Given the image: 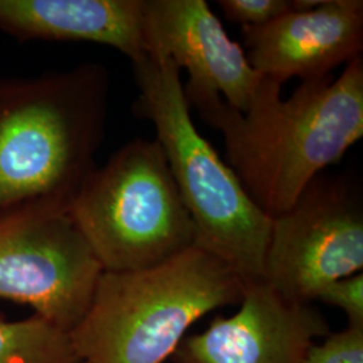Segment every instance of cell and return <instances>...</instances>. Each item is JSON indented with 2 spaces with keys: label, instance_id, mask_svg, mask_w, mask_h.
<instances>
[{
  "label": "cell",
  "instance_id": "obj_6",
  "mask_svg": "<svg viewBox=\"0 0 363 363\" xmlns=\"http://www.w3.org/2000/svg\"><path fill=\"white\" fill-rule=\"evenodd\" d=\"M362 268L359 189L346 177L320 174L272 218L262 281L284 298L312 303L328 284Z\"/></svg>",
  "mask_w": 363,
  "mask_h": 363
},
{
  "label": "cell",
  "instance_id": "obj_8",
  "mask_svg": "<svg viewBox=\"0 0 363 363\" xmlns=\"http://www.w3.org/2000/svg\"><path fill=\"white\" fill-rule=\"evenodd\" d=\"M330 325L312 303L281 296L264 281L244 286L240 310L184 337L174 363H304Z\"/></svg>",
  "mask_w": 363,
  "mask_h": 363
},
{
  "label": "cell",
  "instance_id": "obj_14",
  "mask_svg": "<svg viewBox=\"0 0 363 363\" xmlns=\"http://www.w3.org/2000/svg\"><path fill=\"white\" fill-rule=\"evenodd\" d=\"M223 16L242 27L261 26L292 10L291 0H218Z\"/></svg>",
  "mask_w": 363,
  "mask_h": 363
},
{
  "label": "cell",
  "instance_id": "obj_7",
  "mask_svg": "<svg viewBox=\"0 0 363 363\" xmlns=\"http://www.w3.org/2000/svg\"><path fill=\"white\" fill-rule=\"evenodd\" d=\"M104 272L69 213L0 222V298L31 307L70 334Z\"/></svg>",
  "mask_w": 363,
  "mask_h": 363
},
{
  "label": "cell",
  "instance_id": "obj_16",
  "mask_svg": "<svg viewBox=\"0 0 363 363\" xmlns=\"http://www.w3.org/2000/svg\"><path fill=\"white\" fill-rule=\"evenodd\" d=\"M82 363H86V362H82Z\"/></svg>",
  "mask_w": 363,
  "mask_h": 363
},
{
  "label": "cell",
  "instance_id": "obj_11",
  "mask_svg": "<svg viewBox=\"0 0 363 363\" xmlns=\"http://www.w3.org/2000/svg\"><path fill=\"white\" fill-rule=\"evenodd\" d=\"M0 31L22 42L100 43L130 62L148 52L144 0H0Z\"/></svg>",
  "mask_w": 363,
  "mask_h": 363
},
{
  "label": "cell",
  "instance_id": "obj_1",
  "mask_svg": "<svg viewBox=\"0 0 363 363\" xmlns=\"http://www.w3.org/2000/svg\"><path fill=\"white\" fill-rule=\"evenodd\" d=\"M281 86L262 77L244 113L218 94L184 93L190 108L222 132L229 167L271 220L362 139V55L339 77L301 82L286 100Z\"/></svg>",
  "mask_w": 363,
  "mask_h": 363
},
{
  "label": "cell",
  "instance_id": "obj_2",
  "mask_svg": "<svg viewBox=\"0 0 363 363\" xmlns=\"http://www.w3.org/2000/svg\"><path fill=\"white\" fill-rule=\"evenodd\" d=\"M109 91L99 62L0 78V222L70 211L97 167Z\"/></svg>",
  "mask_w": 363,
  "mask_h": 363
},
{
  "label": "cell",
  "instance_id": "obj_4",
  "mask_svg": "<svg viewBox=\"0 0 363 363\" xmlns=\"http://www.w3.org/2000/svg\"><path fill=\"white\" fill-rule=\"evenodd\" d=\"M244 283L220 259L193 247L140 271H104L91 307L70 331L86 363H164L208 312L240 304Z\"/></svg>",
  "mask_w": 363,
  "mask_h": 363
},
{
  "label": "cell",
  "instance_id": "obj_13",
  "mask_svg": "<svg viewBox=\"0 0 363 363\" xmlns=\"http://www.w3.org/2000/svg\"><path fill=\"white\" fill-rule=\"evenodd\" d=\"M304 363H363V325H350L312 345Z\"/></svg>",
  "mask_w": 363,
  "mask_h": 363
},
{
  "label": "cell",
  "instance_id": "obj_10",
  "mask_svg": "<svg viewBox=\"0 0 363 363\" xmlns=\"http://www.w3.org/2000/svg\"><path fill=\"white\" fill-rule=\"evenodd\" d=\"M241 37L250 66L262 77L284 84L331 76L363 50L362 0H322L312 10H291L261 26H245Z\"/></svg>",
  "mask_w": 363,
  "mask_h": 363
},
{
  "label": "cell",
  "instance_id": "obj_15",
  "mask_svg": "<svg viewBox=\"0 0 363 363\" xmlns=\"http://www.w3.org/2000/svg\"><path fill=\"white\" fill-rule=\"evenodd\" d=\"M319 301L346 313L350 325H363V274L355 273L328 284L318 295Z\"/></svg>",
  "mask_w": 363,
  "mask_h": 363
},
{
  "label": "cell",
  "instance_id": "obj_12",
  "mask_svg": "<svg viewBox=\"0 0 363 363\" xmlns=\"http://www.w3.org/2000/svg\"><path fill=\"white\" fill-rule=\"evenodd\" d=\"M0 363H82L69 333L33 315L0 319Z\"/></svg>",
  "mask_w": 363,
  "mask_h": 363
},
{
  "label": "cell",
  "instance_id": "obj_9",
  "mask_svg": "<svg viewBox=\"0 0 363 363\" xmlns=\"http://www.w3.org/2000/svg\"><path fill=\"white\" fill-rule=\"evenodd\" d=\"M144 34L148 52L186 69L184 93L218 94L235 111L247 112L262 76L205 0H144Z\"/></svg>",
  "mask_w": 363,
  "mask_h": 363
},
{
  "label": "cell",
  "instance_id": "obj_5",
  "mask_svg": "<svg viewBox=\"0 0 363 363\" xmlns=\"http://www.w3.org/2000/svg\"><path fill=\"white\" fill-rule=\"evenodd\" d=\"M69 214L108 272L147 269L195 247L194 223L156 140L133 139L96 167Z\"/></svg>",
  "mask_w": 363,
  "mask_h": 363
},
{
  "label": "cell",
  "instance_id": "obj_3",
  "mask_svg": "<svg viewBox=\"0 0 363 363\" xmlns=\"http://www.w3.org/2000/svg\"><path fill=\"white\" fill-rule=\"evenodd\" d=\"M136 116L152 123L195 228V247L220 259L245 284L262 281L272 220L250 199L233 169L195 127L181 69L148 52L132 62Z\"/></svg>",
  "mask_w": 363,
  "mask_h": 363
}]
</instances>
